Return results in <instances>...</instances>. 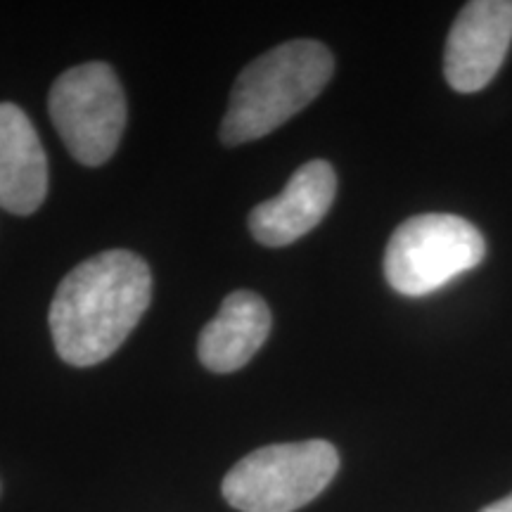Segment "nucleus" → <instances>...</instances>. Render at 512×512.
<instances>
[{
	"label": "nucleus",
	"instance_id": "7",
	"mask_svg": "<svg viewBox=\"0 0 512 512\" xmlns=\"http://www.w3.org/2000/svg\"><path fill=\"white\" fill-rule=\"evenodd\" d=\"M335 195V169L325 159H313L294 171L278 197L252 209L249 230L266 247L292 245L325 219Z\"/></svg>",
	"mask_w": 512,
	"mask_h": 512
},
{
	"label": "nucleus",
	"instance_id": "8",
	"mask_svg": "<svg viewBox=\"0 0 512 512\" xmlns=\"http://www.w3.org/2000/svg\"><path fill=\"white\" fill-rule=\"evenodd\" d=\"M48 195V157L22 107L0 102V207L29 216Z\"/></svg>",
	"mask_w": 512,
	"mask_h": 512
},
{
	"label": "nucleus",
	"instance_id": "2",
	"mask_svg": "<svg viewBox=\"0 0 512 512\" xmlns=\"http://www.w3.org/2000/svg\"><path fill=\"white\" fill-rule=\"evenodd\" d=\"M332 72V53L318 41H290L268 50L235 81L221 140L242 145L273 133L323 93Z\"/></svg>",
	"mask_w": 512,
	"mask_h": 512
},
{
	"label": "nucleus",
	"instance_id": "1",
	"mask_svg": "<svg viewBox=\"0 0 512 512\" xmlns=\"http://www.w3.org/2000/svg\"><path fill=\"white\" fill-rule=\"evenodd\" d=\"M150 266L126 249L95 254L64 275L48 323L57 354L74 368L110 358L150 306Z\"/></svg>",
	"mask_w": 512,
	"mask_h": 512
},
{
	"label": "nucleus",
	"instance_id": "4",
	"mask_svg": "<svg viewBox=\"0 0 512 512\" xmlns=\"http://www.w3.org/2000/svg\"><path fill=\"white\" fill-rule=\"evenodd\" d=\"M486 254L484 235L453 214L403 221L384 252V278L403 297H425L472 271Z\"/></svg>",
	"mask_w": 512,
	"mask_h": 512
},
{
	"label": "nucleus",
	"instance_id": "9",
	"mask_svg": "<svg viewBox=\"0 0 512 512\" xmlns=\"http://www.w3.org/2000/svg\"><path fill=\"white\" fill-rule=\"evenodd\" d=\"M271 332V309L259 294L238 290L223 299L219 313L204 325L197 354L211 373H235L252 361Z\"/></svg>",
	"mask_w": 512,
	"mask_h": 512
},
{
	"label": "nucleus",
	"instance_id": "3",
	"mask_svg": "<svg viewBox=\"0 0 512 512\" xmlns=\"http://www.w3.org/2000/svg\"><path fill=\"white\" fill-rule=\"evenodd\" d=\"M339 470L330 441L273 444L242 458L223 479V496L240 512H294L325 491Z\"/></svg>",
	"mask_w": 512,
	"mask_h": 512
},
{
	"label": "nucleus",
	"instance_id": "5",
	"mask_svg": "<svg viewBox=\"0 0 512 512\" xmlns=\"http://www.w3.org/2000/svg\"><path fill=\"white\" fill-rule=\"evenodd\" d=\"M48 110L76 162H110L126 128V98L110 64L88 62L67 69L50 88Z\"/></svg>",
	"mask_w": 512,
	"mask_h": 512
},
{
	"label": "nucleus",
	"instance_id": "6",
	"mask_svg": "<svg viewBox=\"0 0 512 512\" xmlns=\"http://www.w3.org/2000/svg\"><path fill=\"white\" fill-rule=\"evenodd\" d=\"M512 43V0L467 3L446 41L444 74L458 93H477L501 69Z\"/></svg>",
	"mask_w": 512,
	"mask_h": 512
},
{
	"label": "nucleus",
	"instance_id": "10",
	"mask_svg": "<svg viewBox=\"0 0 512 512\" xmlns=\"http://www.w3.org/2000/svg\"><path fill=\"white\" fill-rule=\"evenodd\" d=\"M479 512H512V494L508 498H503V501L486 505V508L479 510Z\"/></svg>",
	"mask_w": 512,
	"mask_h": 512
}]
</instances>
